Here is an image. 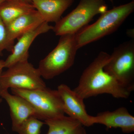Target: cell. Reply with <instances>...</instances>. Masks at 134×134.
I'll return each mask as SVG.
<instances>
[{
	"label": "cell",
	"mask_w": 134,
	"mask_h": 134,
	"mask_svg": "<svg viewBox=\"0 0 134 134\" xmlns=\"http://www.w3.org/2000/svg\"><path fill=\"white\" fill-rule=\"evenodd\" d=\"M110 57L108 53L100 52L83 72L74 90L83 99L104 93L116 98L127 99L130 96L132 92L104 70Z\"/></svg>",
	"instance_id": "1"
},
{
	"label": "cell",
	"mask_w": 134,
	"mask_h": 134,
	"mask_svg": "<svg viewBox=\"0 0 134 134\" xmlns=\"http://www.w3.org/2000/svg\"><path fill=\"white\" fill-rule=\"evenodd\" d=\"M134 10V1L115 7L100 14L96 22L76 34L79 49L116 31Z\"/></svg>",
	"instance_id": "2"
},
{
	"label": "cell",
	"mask_w": 134,
	"mask_h": 134,
	"mask_svg": "<svg viewBox=\"0 0 134 134\" xmlns=\"http://www.w3.org/2000/svg\"><path fill=\"white\" fill-rule=\"evenodd\" d=\"M60 36L55 48L39 63L38 69L44 79H53L69 69L74 63L79 49L76 34Z\"/></svg>",
	"instance_id": "3"
},
{
	"label": "cell",
	"mask_w": 134,
	"mask_h": 134,
	"mask_svg": "<svg viewBox=\"0 0 134 134\" xmlns=\"http://www.w3.org/2000/svg\"><path fill=\"white\" fill-rule=\"evenodd\" d=\"M12 94L25 99L33 107L36 118L44 120L65 115L64 104L57 90L47 88L37 90L11 88Z\"/></svg>",
	"instance_id": "4"
},
{
	"label": "cell",
	"mask_w": 134,
	"mask_h": 134,
	"mask_svg": "<svg viewBox=\"0 0 134 134\" xmlns=\"http://www.w3.org/2000/svg\"><path fill=\"white\" fill-rule=\"evenodd\" d=\"M107 10L105 0H80L75 9L55 23L53 30L56 36L76 34L95 16Z\"/></svg>",
	"instance_id": "5"
},
{
	"label": "cell",
	"mask_w": 134,
	"mask_h": 134,
	"mask_svg": "<svg viewBox=\"0 0 134 134\" xmlns=\"http://www.w3.org/2000/svg\"><path fill=\"white\" fill-rule=\"evenodd\" d=\"M104 70L131 92L134 90V40L114 48Z\"/></svg>",
	"instance_id": "6"
},
{
	"label": "cell",
	"mask_w": 134,
	"mask_h": 134,
	"mask_svg": "<svg viewBox=\"0 0 134 134\" xmlns=\"http://www.w3.org/2000/svg\"><path fill=\"white\" fill-rule=\"evenodd\" d=\"M7 69L1 76V91L9 88L37 90L47 88L38 69L28 61L17 63Z\"/></svg>",
	"instance_id": "7"
},
{
	"label": "cell",
	"mask_w": 134,
	"mask_h": 134,
	"mask_svg": "<svg viewBox=\"0 0 134 134\" xmlns=\"http://www.w3.org/2000/svg\"><path fill=\"white\" fill-rule=\"evenodd\" d=\"M57 90L63 101L65 113L77 120L84 126L93 125L92 116L87 113L83 99L65 84L59 85Z\"/></svg>",
	"instance_id": "8"
},
{
	"label": "cell",
	"mask_w": 134,
	"mask_h": 134,
	"mask_svg": "<svg viewBox=\"0 0 134 134\" xmlns=\"http://www.w3.org/2000/svg\"><path fill=\"white\" fill-rule=\"evenodd\" d=\"M53 27L48 23L44 22L36 29L19 37L17 39V42L13 47L11 54L4 60L5 68H8L18 62L28 61L29 48L34 40L40 34L53 30Z\"/></svg>",
	"instance_id": "9"
},
{
	"label": "cell",
	"mask_w": 134,
	"mask_h": 134,
	"mask_svg": "<svg viewBox=\"0 0 134 134\" xmlns=\"http://www.w3.org/2000/svg\"><path fill=\"white\" fill-rule=\"evenodd\" d=\"M93 125L101 124L107 129L120 128L123 133H130L134 132V117L127 108L120 107L113 111H106L92 116Z\"/></svg>",
	"instance_id": "10"
},
{
	"label": "cell",
	"mask_w": 134,
	"mask_h": 134,
	"mask_svg": "<svg viewBox=\"0 0 134 134\" xmlns=\"http://www.w3.org/2000/svg\"><path fill=\"white\" fill-rule=\"evenodd\" d=\"M0 95L9 107L13 132H15L19 126L29 117H36L34 108L25 99L21 96L10 94L8 90L2 91Z\"/></svg>",
	"instance_id": "11"
},
{
	"label": "cell",
	"mask_w": 134,
	"mask_h": 134,
	"mask_svg": "<svg viewBox=\"0 0 134 134\" xmlns=\"http://www.w3.org/2000/svg\"><path fill=\"white\" fill-rule=\"evenodd\" d=\"M74 2V0H32L31 2L44 21L56 23Z\"/></svg>",
	"instance_id": "12"
},
{
	"label": "cell",
	"mask_w": 134,
	"mask_h": 134,
	"mask_svg": "<svg viewBox=\"0 0 134 134\" xmlns=\"http://www.w3.org/2000/svg\"><path fill=\"white\" fill-rule=\"evenodd\" d=\"M45 22L37 10L17 18L6 25L8 36L14 41L27 32L36 29Z\"/></svg>",
	"instance_id": "13"
},
{
	"label": "cell",
	"mask_w": 134,
	"mask_h": 134,
	"mask_svg": "<svg viewBox=\"0 0 134 134\" xmlns=\"http://www.w3.org/2000/svg\"><path fill=\"white\" fill-rule=\"evenodd\" d=\"M36 10L26 0H5L0 3V18L5 25L17 18Z\"/></svg>",
	"instance_id": "14"
},
{
	"label": "cell",
	"mask_w": 134,
	"mask_h": 134,
	"mask_svg": "<svg viewBox=\"0 0 134 134\" xmlns=\"http://www.w3.org/2000/svg\"><path fill=\"white\" fill-rule=\"evenodd\" d=\"M48 127L47 134H87L84 127L79 121L65 115L44 121Z\"/></svg>",
	"instance_id": "15"
},
{
	"label": "cell",
	"mask_w": 134,
	"mask_h": 134,
	"mask_svg": "<svg viewBox=\"0 0 134 134\" xmlns=\"http://www.w3.org/2000/svg\"><path fill=\"white\" fill-rule=\"evenodd\" d=\"M45 124L34 117H31L24 121L17 129L18 134H40L41 128Z\"/></svg>",
	"instance_id": "16"
},
{
	"label": "cell",
	"mask_w": 134,
	"mask_h": 134,
	"mask_svg": "<svg viewBox=\"0 0 134 134\" xmlns=\"http://www.w3.org/2000/svg\"><path fill=\"white\" fill-rule=\"evenodd\" d=\"M14 41H12L9 38L6 25L0 18V56L3 54V52L7 50L12 52Z\"/></svg>",
	"instance_id": "17"
},
{
	"label": "cell",
	"mask_w": 134,
	"mask_h": 134,
	"mask_svg": "<svg viewBox=\"0 0 134 134\" xmlns=\"http://www.w3.org/2000/svg\"><path fill=\"white\" fill-rule=\"evenodd\" d=\"M5 68L4 67V60H0V81H1V76L3 72V69ZM1 87H0V93H1ZM2 99L0 95V104L2 103Z\"/></svg>",
	"instance_id": "18"
},
{
	"label": "cell",
	"mask_w": 134,
	"mask_h": 134,
	"mask_svg": "<svg viewBox=\"0 0 134 134\" xmlns=\"http://www.w3.org/2000/svg\"><path fill=\"white\" fill-rule=\"evenodd\" d=\"M108 1H109L112 3H113L114 2V0H108Z\"/></svg>",
	"instance_id": "19"
},
{
	"label": "cell",
	"mask_w": 134,
	"mask_h": 134,
	"mask_svg": "<svg viewBox=\"0 0 134 134\" xmlns=\"http://www.w3.org/2000/svg\"><path fill=\"white\" fill-rule=\"evenodd\" d=\"M4 1H5V0H0V3H1L2 2H3Z\"/></svg>",
	"instance_id": "20"
},
{
	"label": "cell",
	"mask_w": 134,
	"mask_h": 134,
	"mask_svg": "<svg viewBox=\"0 0 134 134\" xmlns=\"http://www.w3.org/2000/svg\"><path fill=\"white\" fill-rule=\"evenodd\" d=\"M26 1H28L30 2H32V0H26Z\"/></svg>",
	"instance_id": "21"
}]
</instances>
